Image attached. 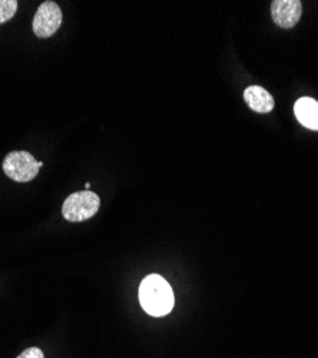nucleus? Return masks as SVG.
Here are the masks:
<instances>
[{
    "instance_id": "obj_1",
    "label": "nucleus",
    "mask_w": 318,
    "mask_h": 358,
    "mask_svg": "<svg viewBox=\"0 0 318 358\" xmlns=\"http://www.w3.org/2000/svg\"><path fill=\"white\" fill-rule=\"evenodd\" d=\"M139 303L150 315L164 317L172 311L175 296L166 280L158 274H151L139 285Z\"/></svg>"
},
{
    "instance_id": "obj_2",
    "label": "nucleus",
    "mask_w": 318,
    "mask_h": 358,
    "mask_svg": "<svg viewBox=\"0 0 318 358\" xmlns=\"http://www.w3.org/2000/svg\"><path fill=\"white\" fill-rule=\"evenodd\" d=\"M101 199L92 191H80L69 195L62 206V215L69 222L91 220L99 211Z\"/></svg>"
},
{
    "instance_id": "obj_3",
    "label": "nucleus",
    "mask_w": 318,
    "mask_h": 358,
    "mask_svg": "<svg viewBox=\"0 0 318 358\" xmlns=\"http://www.w3.org/2000/svg\"><path fill=\"white\" fill-rule=\"evenodd\" d=\"M41 169L39 162L32 154L26 151H15L6 155L3 161V172L16 182H29L36 178Z\"/></svg>"
},
{
    "instance_id": "obj_4",
    "label": "nucleus",
    "mask_w": 318,
    "mask_h": 358,
    "mask_svg": "<svg viewBox=\"0 0 318 358\" xmlns=\"http://www.w3.org/2000/svg\"><path fill=\"white\" fill-rule=\"evenodd\" d=\"M61 24H62V10L59 5L48 0V2H43L36 10L32 27H34V34L38 38L46 39L55 35L57 32V29L61 27Z\"/></svg>"
},
{
    "instance_id": "obj_5",
    "label": "nucleus",
    "mask_w": 318,
    "mask_h": 358,
    "mask_svg": "<svg viewBox=\"0 0 318 358\" xmlns=\"http://www.w3.org/2000/svg\"><path fill=\"white\" fill-rule=\"evenodd\" d=\"M303 15L300 0H275L271 3L273 20L282 29L294 27Z\"/></svg>"
},
{
    "instance_id": "obj_6",
    "label": "nucleus",
    "mask_w": 318,
    "mask_h": 358,
    "mask_svg": "<svg viewBox=\"0 0 318 358\" xmlns=\"http://www.w3.org/2000/svg\"><path fill=\"white\" fill-rule=\"evenodd\" d=\"M247 105L258 113H268L274 109V98L261 86H248L244 92Z\"/></svg>"
},
{
    "instance_id": "obj_7",
    "label": "nucleus",
    "mask_w": 318,
    "mask_h": 358,
    "mask_svg": "<svg viewBox=\"0 0 318 358\" xmlns=\"http://www.w3.org/2000/svg\"><path fill=\"white\" fill-rule=\"evenodd\" d=\"M294 113L298 122L312 131H318V102L312 98H300L294 105Z\"/></svg>"
},
{
    "instance_id": "obj_8",
    "label": "nucleus",
    "mask_w": 318,
    "mask_h": 358,
    "mask_svg": "<svg viewBox=\"0 0 318 358\" xmlns=\"http://www.w3.org/2000/svg\"><path fill=\"white\" fill-rule=\"evenodd\" d=\"M17 12L16 0H0V24L10 20Z\"/></svg>"
},
{
    "instance_id": "obj_9",
    "label": "nucleus",
    "mask_w": 318,
    "mask_h": 358,
    "mask_svg": "<svg viewBox=\"0 0 318 358\" xmlns=\"http://www.w3.org/2000/svg\"><path fill=\"white\" fill-rule=\"evenodd\" d=\"M17 358H45V354L42 352L41 348L31 347V348H26L22 354H19Z\"/></svg>"
},
{
    "instance_id": "obj_10",
    "label": "nucleus",
    "mask_w": 318,
    "mask_h": 358,
    "mask_svg": "<svg viewBox=\"0 0 318 358\" xmlns=\"http://www.w3.org/2000/svg\"><path fill=\"white\" fill-rule=\"evenodd\" d=\"M85 188H86V191H89V188H91V184H89V182H86V184H85Z\"/></svg>"
}]
</instances>
